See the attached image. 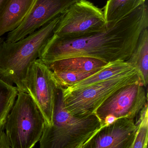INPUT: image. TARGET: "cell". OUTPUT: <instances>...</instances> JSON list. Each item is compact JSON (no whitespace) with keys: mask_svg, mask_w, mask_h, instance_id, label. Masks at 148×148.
Instances as JSON below:
<instances>
[{"mask_svg":"<svg viewBox=\"0 0 148 148\" xmlns=\"http://www.w3.org/2000/svg\"><path fill=\"white\" fill-rule=\"evenodd\" d=\"M148 27V7L144 4L127 16L108 23L100 32L73 39L60 38L53 34L38 59L46 65L75 57H90L107 63L127 61L142 32Z\"/></svg>","mask_w":148,"mask_h":148,"instance_id":"obj_1","label":"cell"},{"mask_svg":"<svg viewBox=\"0 0 148 148\" xmlns=\"http://www.w3.org/2000/svg\"><path fill=\"white\" fill-rule=\"evenodd\" d=\"M63 14L25 38L0 44V77L26 93V79L32 63L53 35Z\"/></svg>","mask_w":148,"mask_h":148,"instance_id":"obj_2","label":"cell"},{"mask_svg":"<svg viewBox=\"0 0 148 148\" xmlns=\"http://www.w3.org/2000/svg\"><path fill=\"white\" fill-rule=\"evenodd\" d=\"M103 127L95 114L74 115L64 106L61 87L57 90L53 123L45 126L39 148H76L85 146Z\"/></svg>","mask_w":148,"mask_h":148,"instance_id":"obj_3","label":"cell"},{"mask_svg":"<svg viewBox=\"0 0 148 148\" xmlns=\"http://www.w3.org/2000/svg\"><path fill=\"white\" fill-rule=\"evenodd\" d=\"M44 127L43 117L31 97L19 90L4 127L10 148H34Z\"/></svg>","mask_w":148,"mask_h":148,"instance_id":"obj_4","label":"cell"},{"mask_svg":"<svg viewBox=\"0 0 148 148\" xmlns=\"http://www.w3.org/2000/svg\"><path fill=\"white\" fill-rule=\"evenodd\" d=\"M140 82L136 69L83 88L70 90L61 87L65 108L72 114L84 116L95 114L109 97L123 87Z\"/></svg>","mask_w":148,"mask_h":148,"instance_id":"obj_5","label":"cell"},{"mask_svg":"<svg viewBox=\"0 0 148 148\" xmlns=\"http://www.w3.org/2000/svg\"><path fill=\"white\" fill-rule=\"evenodd\" d=\"M107 27L103 9L87 0H78L63 14L54 35L64 39L79 38Z\"/></svg>","mask_w":148,"mask_h":148,"instance_id":"obj_6","label":"cell"},{"mask_svg":"<svg viewBox=\"0 0 148 148\" xmlns=\"http://www.w3.org/2000/svg\"><path fill=\"white\" fill-rule=\"evenodd\" d=\"M59 86L53 72L37 59L30 67L26 79V93L33 99L44 119L45 126L53 123L54 108Z\"/></svg>","mask_w":148,"mask_h":148,"instance_id":"obj_7","label":"cell"},{"mask_svg":"<svg viewBox=\"0 0 148 148\" xmlns=\"http://www.w3.org/2000/svg\"><path fill=\"white\" fill-rule=\"evenodd\" d=\"M146 89L140 82H138L123 87L109 97L95 113L102 125L103 120L109 115L117 119L135 120L148 103Z\"/></svg>","mask_w":148,"mask_h":148,"instance_id":"obj_8","label":"cell"},{"mask_svg":"<svg viewBox=\"0 0 148 148\" xmlns=\"http://www.w3.org/2000/svg\"><path fill=\"white\" fill-rule=\"evenodd\" d=\"M78 0H35L30 11L16 29L9 32L5 41L15 42L34 33L63 14Z\"/></svg>","mask_w":148,"mask_h":148,"instance_id":"obj_9","label":"cell"},{"mask_svg":"<svg viewBox=\"0 0 148 148\" xmlns=\"http://www.w3.org/2000/svg\"><path fill=\"white\" fill-rule=\"evenodd\" d=\"M137 129L135 120L118 119L103 127L83 148H130Z\"/></svg>","mask_w":148,"mask_h":148,"instance_id":"obj_10","label":"cell"},{"mask_svg":"<svg viewBox=\"0 0 148 148\" xmlns=\"http://www.w3.org/2000/svg\"><path fill=\"white\" fill-rule=\"evenodd\" d=\"M35 0H7L0 11V37L14 30L30 11Z\"/></svg>","mask_w":148,"mask_h":148,"instance_id":"obj_11","label":"cell"},{"mask_svg":"<svg viewBox=\"0 0 148 148\" xmlns=\"http://www.w3.org/2000/svg\"><path fill=\"white\" fill-rule=\"evenodd\" d=\"M107 64L95 58L75 57L58 60L46 65L52 72L89 73L100 70Z\"/></svg>","mask_w":148,"mask_h":148,"instance_id":"obj_12","label":"cell"},{"mask_svg":"<svg viewBox=\"0 0 148 148\" xmlns=\"http://www.w3.org/2000/svg\"><path fill=\"white\" fill-rule=\"evenodd\" d=\"M135 69H136L135 67L127 61H116L110 62L92 75L73 86L65 88L70 90L83 88L93 84L104 82L112 77L123 75Z\"/></svg>","mask_w":148,"mask_h":148,"instance_id":"obj_13","label":"cell"},{"mask_svg":"<svg viewBox=\"0 0 148 148\" xmlns=\"http://www.w3.org/2000/svg\"><path fill=\"white\" fill-rule=\"evenodd\" d=\"M127 62L135 67L141 83L147 88L148 84V27L142 32L136 47Z\"/></svg>","mask_w":148,"mask_h":148,"instance_id":"obj_14","label":"cell"},{"mask_svg":"<svg viewBox=\"0 0 148 148\" xmlns=\"http://www.w3.org/2000/svg\"><path fill=\"white\" fill-rule=\"evenodd\" d=\"M146 0H108L103 9L107 24L127 16L140 6Z\"/></svg>","mask_w":148,"mask_h":148,"instance_id":"obj_15","label":"cell"},{"mask_svg":"<svg viewBox=\"0 0 148 148\" xmlns=\"http://www.w3.org/2000/svg\"><path fill=\"white\" fill-rule=\"evenodd\" d=\"M18 92L16 86L0 77V131L4 130L6 120L15 102Z\"/></svg>","mask_w":148,"mask_h":148,"instance_id":"obj_16","label":"cell"},{"mask_svg":"<svg viewBox=\"0 0 148 148\" xmlns=\"http://www.w3.org/2000/svg\"><path fill=\"white\" fill-rule=\"evenodd\" d=\"M148 104L142 108L137 117V130L130 148H148Z\"/></svg>","mask_w":148,"mask_h":148,"instance_id":"obj_17","label":"cell"},{"mask_svg":"<svg viewBox=\"0 0 148 148\" xmlns=\"http://www.w3.org/2000/svg\"><path fill=\"white\" fill-rule=\"evenodd\" d=\"M100 70L89 73L53 72V74L57 84L62 88H66L73 86L74 84L92 75Z\"/></svg>","mask_w":148,"mask_h":148,"instance_id":"obj_18","label":"cell"},{"mask_svg":"<svg viewBox=\"0 0 148 148\" xmlns=\"http://www.w3.org/2000/svg\"><path fill=\"white\" fill-rule=\"evenodd\" d=\"M0 148H10L4 130L0 131Z\"/></svg>","mask_w":148,"mask_h":148,"instance_id":"obj_19","label":"cell"},{"mask_svg":"<svg viewBox=\"0 0 148 148\" xmlns=\"http://www.w3.org/2000/svg\"><path fill=\"white\" fill-rule=\"evenodd\" d=\"M118 119L115 116L112 115L107 116L103 120V127L109 126V125L113 124Z\"/></svg>","mask_w":148,"mask_h":148,"instance_id":"obj_20","label":"cell"},{"mask_svg":"<svg viewBox=\"0 0 148 148\" xmlns=\"http://www.w3.org/2000/svg\"><path fill=\"white\" fill-rule=\"evenodd\" d=\"M7 1V0H0V11H1L4 5H5Z\"/></svg>","mask_w":148,"mask_h":148,"instance_id":"obj_21","label":"cell"},{"mask_svg":"<svg viewBox=\"0 0 148 148\" xmlns=\"http://www.w3.org/2000/svg\"><path fill=\"white\" fill-rule=\"evenodd\" d=\"M3 41H4V38L3 37H0V44L2 43Z\"/></svg>","mask_w":148,"mask_h":148,"instance_id":"obj_22","label":"cell"},{"mask_svg":"<svg viewBox=\"0 0 148 148\" xmlns=\"http://www.w3.org/2000/svg\"><path fill=\"white\" fill-rule=\"evenodd\" d=\"M83 147H84V146H81V147H77L76 148H83Z\"/></svg>","mask_w":148,"mask_h":148,"instance_id":"obj_23","label":"cell"}]
</instances>
